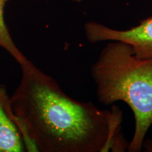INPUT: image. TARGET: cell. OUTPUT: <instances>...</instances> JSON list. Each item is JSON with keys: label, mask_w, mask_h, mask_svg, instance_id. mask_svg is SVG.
Listing matches in <instances>:
<instances>
[{"label": "cell", "mask_w": 152, "mask_h": 152, "mask_svg": "<svg viewBox=\"0 0 152 152\" xmlns=\"http://www.w3.org/2000/svg\"><path fill=\"white\" fill-rule=\"evenodd\" d=\"M20 66L21 79L10 103L26 151H128L118 106L103 110L73 99L30 61Z\"/></svg>", "instance_id": "6da1fadb"}, {"label": "cell", "mask_w": 152, "mask_h": 152, "mask_svg": "<svg viewBox=\"0 0 152 152\" xmlns=\"http://www.w3.org/2000/svg\"><path fill=\"white\" fill-rule=\"evenodd\" d=\"M90 72L100 103L123 102L132 110L134 131L128 151H140L152 125V59L135 56L128 44L109 41Z\"/></svg>", "instance_id": "7a4b0ae2"}, {"label": "cell", "mask_w": 152, "mask_h": 152, "mask_svg": "<svg viewBox=\"0 0 152 152\" xmlns=\"http://www.w3.org/2000/svg\"><path fill=\"white\" fill-rule=\"evenodd\" d=\"M84 28L87 39L91 43L121 41L130 45L139 58L152 59V16L128 30L114 29L95 21L86 23Z\"/></svg>", "instance_id": "3957f363"}, {"label": "cell", "mask_w": 152, "mask_h": 152, "mask_svg": "<svg viewBox=\"0 0 152 152\" xmlns=\"http://www.w3.org/2000/svg\"><path fill=\"white\" fill-rule=\"evenodd\" d=\"M6 87L0 86V152L26 151Z\"/></svg>", "instance_id": "277c9868"}, {"label": "cell", "mask_w": 152, "mask_h": 152, "mask_svg": "<svg viewBox=\"0 0 152 152\" xmlns=\"http://www.w3.org/2000/svg\"><path fill=\"white\" fill-rule=\"evenodd\" d=\"M9 0H0V47L4 49L9 54L21 65L28 60L19 50L13 40L4 20V8Z\"/></svg>", "instance_id": "5b68a950"}, {"label": "cell", "mask_w": 152, "mask_h": 152, "mask_svg": "<svg viewBox=\"0 0 152 152\" xmlns=\"http://www.w3.org/2000/svg\"><path fill=\"white\" fill-rule=\"evenodd\" d=\"M142 148H144L146 151L151 152L152 151V140H149V139L146 140L145 139L143 142Z\"/></svg>", "instance_id": "8992f818"}, {"label": "cell", "mask_w": 152, "mask_h": 152, "mask_svg": "<svg viewBox=\"0 0 152 152\" xmlns=\"http://www.w3.org/2000/svg\"><path fill=\"white\" fill-rule=\"evenodd\" d=\"M72 1H74V2H77V3H79V2H81L83 0H72Z\"/></svg>", "instance_id": "52a82bcc"}]
</instances>
